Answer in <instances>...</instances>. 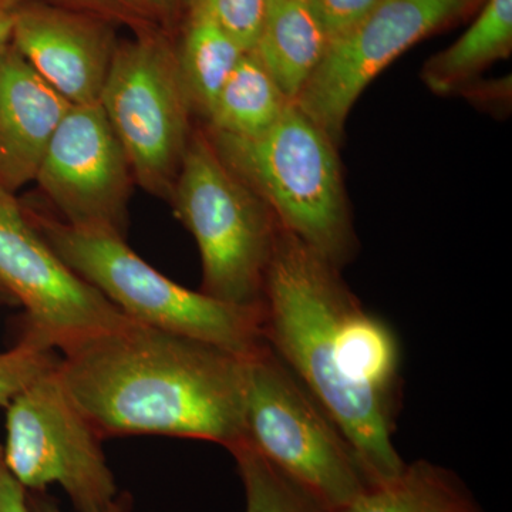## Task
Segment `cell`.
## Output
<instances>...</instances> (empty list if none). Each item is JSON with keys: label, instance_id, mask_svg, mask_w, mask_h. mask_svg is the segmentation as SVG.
I'll use <instances>...</instances> for the list:
<instances>
[{"label": "cell", "instance_id": "obj_1", "mask_svg": "<svg viewBox=\"0 0 512 512\" xmlns=\"http://www.w3.org/2000/svg\"><path fill=\"white\" fill-rule=\"evenodd\" d=\"M269 348L355 448L373 485L406 467L393 434L402 346L392 325L346 288L339 269L281 228L262 296Z\"/></svg>", "mask_w": 512, "mask_h": 512}, {"label": "cell", "instance_id": "obj_2", "mask_svg": "<svg viewBox=\"0 0 512 512\" xmlns=\"http://www.w3.org/2000/svg\"><path fill=\"white\" fill-rule=\"evenodd\" d=\"M245 357L128 320L63 352L57 373L101 439L245 440Z\"/></svg>", "mask_w": 512, "mask_h": 512}, {"label": "cell", "instance_id": "obj_3", "mask_svg": "<svg viewBox=\"0 0 512 512\" xmlns=\"http://www.w3.org/2000/svg\"><path fill=\"white\" fill-rule=\"evenodd\" d=\"M210 140L279 227L336 269L349 262L356 239L336 144L295 101L261 136L211 133Z\"/></svg>", "mask_w": 512, "mask_h": 512}, {"label": "cell", "instance_id": "obj_4", "mask_svg": "<svg viewBox=\"0 0 512 512\" xmlns=\"http://www.w3.org/2000/svg\"><path fill=\"white\" fill-rule=\"evenodd\" d=\"M30 220L64 264L128 319L238 356H249L264 345L261 308L218 301L171 281L128 247L121 235L73 228L37 214Z\"/></svg>", "mask_w": 512, "mask_h": 512}, {"label": "cell", "instance_id": "obj_5", "mask_svg": "<svg viewBox=\"0 0 512 512\" xmlns=\"http://www.w3.org/2000/svg\"><path fill=\"white\" fill-rule=\"evenodd\" d=\"M168 200L197 242L201 292L261 308L281 227L268 205L221 160L210 137L191 136Z\"/></svg>", "mask_w": 512, "mask_h": 512}, {"label": "cell", "instance_id": "obj_6", "mask_svg": "<svg viewBox=\"0 0 512 512\" xmlns=\"http://www.w3.org/2000/svg\"><path fill=\"white\" fill-rule=\"evenodd\" d=\"M245 439L326 512L372 487L345 434L266 342L245 357Z\"/></svg>", "mask_w": 512, "mask_h": 512}, {"label": "cell", "instance_id": "obj_7", "mask_svg": "<svg viewBox=\"0 0 512 512\" xmlns=\"http://www.w3.org/2000/svg\"><path fill=\"white\" fill-rule=\"evenodd\" d=\"M99 103L134 181L168 200L191 138L192 104L177 55L153 36L116 46Z\"/></svg>", "mask_w": 512, "mask_h": 512}, {"label": "cell", "instance_id": "obj_8", "mask_svg": "<svg viewBox=\"0 0 512 512\" xmlns=\"http://www.w3.org/2000/svg\"><path fill=\"white\" fill-rule=\"evenodd\" d=\"M6 410V443L0 454L26 491L59 484L79 512H104L119 501L103 439L64 389L57 366L20 392Z\"/></svg>", "mask_w": 512, "mask_h": 512}, {"label": "cell", "instance_id": "obj_9", "mask_svg": "<svg viewBox=\"0 0 512 512\" xmlns=\"http://www.w3.org/2000/svg\"><path fill=\"white\" fill-rule=\"evenodd\" d=\"M0 286L25 306L26 333L53 350L66 352L131 320L64 264L20 208L15 194L3 190Z\"/></svg>", "mask_w": 512, "mask_h": 512}, {"label": "cell", "instance_id": "obj_10", "mask_svg": "<svg viewBox=\"0 0 512 512\" xmlns=\"http://www.w3.org/2000/svg\"><path fill=\"white\" fill-rule=\"evenodd\" d=\"M474 0H382L348 35L329 46L295 104L338 146L353 104L377 74Z\"/></svg>", "mask_w": 512, "mask_h": 512}, {"label": "cell", "instance_id": "obj_11", "mask_svg": "<svg viewBox=\"0 0 512 512\" xmlns=\"http://www.w3.org/2000/svg\"><path fill=\"white\" fill-rule=\"evenodd\" d=\"M35 181L59 221L124 237L133 171L100 103L70 106Z\"/></svg>", "mask_w": 512, "mask_h": 512}, {"label": "cell", "instance_id": "obj_12", "mask_svg": "<svg viewBox=\"0 0 512 512\" xmlns=\"http://www.w3.org/2000/svg\"><path fill=\"white\" fill-rule=\"evenodd\" d=\"M10 45L72 106L99 103L116 50L100 23L55 6H20Z\"/></svg>", "mask_w": 512, "mask_h": 512}, {"label": "cell", "instance_id": "obj_13", "mask_svg": "<svg viewBox=\"0 0 512 512\" xmlns=\"http://www.w3.org/2000/svg\"><path fill=\"white\" fill-rule=\"evenodd\" d=\"M70 106L15 47L0 49V190L15 194L35 181Z\"/></svg>", "mask_w": 512, "mask_h": 512}, {"label": "cell", "instance_id": "obj_14", "mask_svg": "<svg viewBox=\"0 0 512 512\" xmlns=\"http://www.w3.org/2000/svg\"><path fill=\"white\" fill-rule=\"evenodd\" d=\"M329 40L308 0H268L252 52L292 101L322 63Z\"/></svg>", "mask_w": 512, "mask_h": 512}, {"label": "cell", "instance_id": "obj_15", "mask_svg": "<svg viewBox=\"0 0 512 512\" xmlns=\"http://www.w3.org/2000/svg\"><path fill=\"white\" fill-rule=\"evenodd\" d=\"M335 512H484L453 471L427 460L414 461L399 476L373 485Z\"/></svg>", "mask_w": 512, "mask_h": 512}, {"label": "cell", "instance_id": "obj_16", "mask_svg": "<svg viewBox=\"0 0 512 512\" xmlns=\"http://www.w3.org/2000/svg\"><path fill=\"white\" fill-rule=\"evenodd\" d=\"M291 99L282 92L254 52H245L222 86L207 119L211 133L251 138L281 119Z\"/></svg>", "mask_w": 512, "mask_h": 512}, {"label": "cell", "instance_id": "obj_17", "mask_svg": "<svg viewBox=\"0 0 512 512\" xmlns=\"http://www.w3.org/2000/svg\"><path fill=\"white\" fill-rule=\"evenodd\" d=\"M511 47L512 0H487L466 33L427 63L424 80L436 92H450L510 55Z\"/></svg>", "mask_w": 512, "mask_h": 512}, {"label": "cell", "instance_id": "obj_18", "mask_svg": "<svg viewBox=\"0 0 512 512\" xmlns=\"http://www.w3.org/2000/svg\"><path fill=\"white\" fill-rule=\"evenodd\" d=\"M244 50L192 0L178 64L192 109L207 117L222 86L234 72Z\"/></svg>", "mask_w": 512, "mask_h": 512}, {"label": "cell", "instance_id": "obj_19", "mask_svg": "<svg viewBox=\"0 0 512 512\" xmlns=\"http://www.w3.org/2000/svg\"><path fill=\"white\" fill-rule=\"evenodd\" d=\"M228 451L237 461L247 512H326L313 495L266 460L247 439Z\"/></svg>", "mask_w": 512, "mask_h": 512}, {"label": "cell", "instance_id": "obj_20", "mask_svg": "<svg viewBox=\"0 0 512 512\" xmlns=\"http://www.w3.org/2000/svg\"><path fill=\"white\" fill-rule=\"evenodd\" d=\"M55 352L25 333L15 348L0 353V406L8 407L26 387L55 369L59 363Z\"/></svg>", "mask_w": 512, "mask_h": 512}, {"label": "cell", "instance_id": "obj_21", "mask_svg": "<svg viewBox=\"0 0 512 512\" xmlns=\"http://www.w3.org/2000/svg\"><path fill=\"white\" fill-rule=\"evenodd\" d=\"M244 52L254 50L268 0H195Z\"/></svg>", "mask_w": 512, "mask_h": 512}, {"label": "cell", "instance_id": "obj_22", "mask_svg": "<svg viewBox=\"0 0 512 512\" xmlns=\"http://www.w3.org/2000/svg\"><path fill=\"white\" fill-rule=\"evenodd\" d=\"M329 46L348 35L376 9L382 0H308Z\"/></svg>", "mask_w": 512, "mask_h": 512}, {"label": "cell", "instance_id": "obj_23", "mask_svg": "<svg viewBox=\"0 0 512 512\" xmlns=\"http://www.w3.org/2000/svg\"><path fill=\"white\" fill-rule=\"evenodd\" d=\"M0 512H32L28 493L19 481L10 474L0 454Z\"/></svg>", "mask_w": 512, "mask_h": 512}, {"label": "cell", "instance_id": "obj_24", "mask_svg": "<svg viewBox=\"0 0 512 512\" xmlns=\"http://www.w3.org/2000/svg\"><path fill=\"white\" fill-rule=\"evenodd\" d=\"M28 493V503L30 511L32 512H63L60 510L59 505L49 495L43 493V491H26ZM104 512H130L128 510V501L121 500L117 501L110 510Z\"/></svg>", "mask_w": 512, "mask_h": 512}, {"label": "cell", "instance_id": "obj_25", "mask_svg": "<svg viewBox=\"0 0 512 512\" xmlns=\"http://www.w3.org/2000/svg\"><path fill=\"white\" fill-rule=\"evenodd\" d=\"M20 6V0H0V49L10 43Z\"/></svg>", "mask_w": 512, "mask_h": 512}, {"label": "cell", "instance_id": "obj_26", "mask_svg": "<svg viewBox=\"0 0 512 512\" xmlns=\"http://www.w3.org/2000/svg\"><path fill=\"white\" fill-rule=\"evenodd\" d=\"M144 5L146 6H153V8L158 9H170L173 8L175 3L178 2V0H143Z\"/></svg>", "mask_w": 512, "mask_h": 512}, {"label": "cell", "instance_id": "obj_27", "mask_svg": "<svg viewBox=\"0 0 512 512\" xmlns=\"http://www.w3.org/2000/svg\"><path fill=\"white\" fill-rule=\"evenodd\" d=\"M111 2L120 3V5L124 6H134V8H141L144 5L143 0H111Z\"/></svg>", "mask_w": 512, "mask_h": 512}, {"label": "cell", "instance_id": "obj_28", "mask_svg": "<svg viewBox=\"0 0 512 512\" xmlns=\"http://www.w3.org/2000/svg\"><path fill=\"white\" fill-rule=\"evenodd\" d=\"M0 292L5 293V291L2 289V286H0Z\"/></svg>", "mask_w": 512, "mask_h": 512}]
</instances>
